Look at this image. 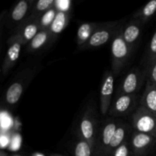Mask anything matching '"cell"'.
<instances>
[{
    "label": "cell",
    "instance_id": "277c9868",
    "mask_svg": "<svg viewBox=\"0 0 156 156\" xmlns=\"http://www.w3.org/2000/svg\"><path fill=\"white\" fill-rule=\"evenodd\" d=\"M155 142V138L154 136L136 131L132 137V146L139 155L145 153L149 148L153 146Z\"/></svg>",
    "mask_w": 156,
    "mask_h": 156
},
{
    "label": "cell",
    "instance_id": "5b68a950",
    "mask_svg": "<svg viewBox=\"0 0 156 156\" xmlns=\"http://www.w3.org/2000/svg\"><path fill=\"white\" fill-rule=\"evenodd\" d=\"M141 75L136 70L131 71L125 77L121 85V93L123 94H133L138 91L141 86Z\"/></svg>",
    "mask_w": 156,
    "mask_h": 156
},
{
    "label": "cell",
    "instance_id": "d4e9b609",
    "mask_svg": "<svg viewBox=\"0 0 156 156\" xmlns=\"http://www.w3.org/2000/svg\"><path fill=\"white\" fill-rule=\"evenodd\" d=\"M149 83L152 86L156 88V60L151 62V67L149 69Z\"/></svg>",
    "mask_w": 156,
    "mask_h": 156
},
{
    "label": "cell",
    "instance_id": "44dd1931",
    "mask_svg": "<svg viewBox=\"0 0 156 156\" xmlns=\"http://www.w3.org/2000/svg\"><path fill=\"white\" fill-rule=\"evenodd\" d=\"M56 12L54 9H50L49 10H47L43 15V16L41 17V21H40V26H41V27L45 28V27H49V26H51L52 23L53 22L55 18H56Z\"/></svg>",
    "mask_w": 156,
    "mask_h": 156
},
{
    "label": "cell",
    "instance_id": "7c38bea8",
    "mask_svg": "<svg viewBox=\"0 0 156 156\" xmlns=\"http://www.w3.org/2000/svg\"><path fill=\"white\" fill-rule=\"evenodd\" d=\"M97 27H98L96 24H91V23H84L78 29L77 32V40L78 44L79 45H83L85 43L88 42L93 34L98 30Z\"/></svg>",
    "mask_w": 156,
    "mask_h": 156
},
{
    "label": "cell",
    "instance_id": "4fadbf2b",
    "mask_svg": "<svg viewBox=\"0 0 156 156\" xmlns=\"http://www.w3.org/2000/svg\"><path fill=\"white\" fill-rule=\"evenodd\" d=\"M128 128L129 127H127L125 125H120V126H117V129H116L115 133L113 136L111 143H110L109 147H108L107 155L111 153L113 150L115 151L119 146L123 144V141L126 138V134H127Z\"/></svg>",
    "mask_w": 156,
    "mask_h": 156
},
{
    "label": "cell",
    "instance_id": "2e32d148",
    "mask_svg": "<svg viewBox=\"0 0 156 156\" xmlns=\"http://www.w3.org/2000/svg\"><path fill=\"white\" fill-rule=\"evenodd\" d=\"M66 14L65 12L59 11L56 13V18L50 26V30L54 34H59L63 30L66 25Z\"/></svg>",
    "mask_w": 156,
    "mask_h": 156
},
{
    "label": "cell",
    "instance_id": "d6986e66",
    "mask_svg": "<svg viewBox=\"0 0 156 156\" xmlns=\"http://www.w3.org/2000/svg\"><path fill=\"white\" fill-rule=\"evenodd\" d=\"M38 25L34 23H30V24H27L25 26L22 31V35H21V38L20 39V42L21 41H31L38 33Z\"/></svg>",
    "mask_w": 156,
    "mask_h": 156
},
{
    "label": "cell",
    "instance_id": "3957f363",
    "mask_svg": "<svg viewBox=\"0 0 156 156\" xmlns=\"http://www.w3.org/2000/svg\"><path fill=\"white\" fill-rule=\"evenodd\" d=\"M114 76L111 73H108L105 77L101 88V111L102 114H106L111 105L114 92Z\"/></svg>",
    "mask_w": 156,
    "mask_h": 156
},
{
    "label": "cell",
    "instance_id": "6da1fadb",
    "mask_svg": "<svg viewBox=\"0 0 156 156\" xmlns=\"http://www.w3.org/2000/svg\"><path fill=\"white\" fill-rule=\"evenodd\" d=\"M133 125L136 132L150 134H156V116L142 107L139 109L133 117Z\"/></svg>",
    "mask_w": 156,
    "mask_h": 156
},
{
    "label": "cell",
    "instance_id": "ba28073f",
    "mask_svg": "<svg viewBox=\"0 0 156 156\" xmlns=\"http://www.w3.org/2000/svg\"><path fill=\"white\" fill-rule=\"evenodd\" d=\"M117 128V123L114 121H110L107 123L104 127L103 131H102V136H101V150L100 155L104 156L107 155L108 147L110 146L111 140L113 138L114 133Z\"/></svg>",
    "mask_w": 156,
    "mask_h": 156
},
{
    "label": "cell",
    "instance_id": "7a4b0ae2",
    "mask_svg": "<svg viewBox=\"0 0 156 156\" xmlns=\"http://www.w3.org/2000/svg\"><path fill=\"white\" fill-rule=\"evenodd\" d=\"M129 45L123 37V32L119 31L111 44L113 69L114 73H118L124 65L129 55Z\"/></svg>",
    "mask_w": 156,
    "mask_h": 156
},
{
    "label": "cell",
    "instance_id": "52a82bcc",
    "mask_svg": "<svg viewBox=\"0 0 156 156\" xmlns=\"http://www.w3.org/2000/svg\"><path fill=\"white\" fill-rule=\"evenodd\" d=\"M134 99L135 97L133 94H121L114 103L111 114L115 116H121L126 114L133 105Z\"/></svg>",
    "mask_w": 156,
    "mask_h": 156
},
{
    "label": "cell",
    "instance_id": "cb8c5ba5",
    "mask_svg": "<svg viewBox=\"0 0 156 156\" xmlns=\"http://www.w3.org/2000/svg\"><path fill=\"white\" fill-rule=\"evenodd\" d=\"M54 3V0H40L37 2L35 8L37 12H43L51 7Z\"/></svg>",
    "mask_w": 156,
    "mask_h": 156
},
{
    "label": "cell",
    "instance_id": "484cf974",
    "mask_svg": "<svg viewBox=\"0 0 156 156\" xmlns=\"http://www.w3.org/2000/svg\"><path fill=\"white\" fill-rule=\"evenodd\" d=\"M113 156H129V149L126 143H123L114 152Z\"/></svg>",
    "mask_w": 156,
    "mask_h": 156
},
{
    "label": "cell",
    "instance_id": "9c48e42d",
    "mask_svg": "<svg viewBox=\"0 0 156 156\" xmlns=\"http://www.w3.org/2000/svg\"><path fill=\"white\" fill-rule=\"evenodd\" d=\"M80 129L85 141L88 142L92 148L94 146V126L91 116L85 115L81 122Z\"/></svg>",
    "mask_w": 156,
    "mask_h": 156
},
{
    "label": "cell",
    "instance_id": "e0dca14e",
    "mask_svg": "<svg viewBox=\"0 0 156 156\" xmlns=\"http://www.w3.org/2000/svg\"><path fill=\"white\" fill-rule=\"evenodd\" d=\"M47 39H48V32L46 30H41V31L38 32L37 34L30 41L28 50L30 51L38 50L45 44V43L47 41Z\"/></svg>",
    "mask_w": 156,
    "mask_h": 156
},
{
    "label": "cell",
    "instance_id": "8992f818",
    "mask_svg": "<svg viewBox=\"0 0 156 156\" xmlns=\"http://www.w3.org/2000/svg\"><path fill=\"white\" fill-rule=\"evenodd\" d=\"M115 29L112 27H105L102 28H98V30L94 32L89 39V41L86 43L88 47H98L100 46L107 44L111 36L114 34Z\"/></svg>",
    "mask_w": 156,
    "mask_h": 156
},
{
    "label": "cell",
    "instance_id": "5bb4252c",
    "mask_svg": "<svg viewBox=\"0 0 156 156\" xmlns=\"http://www.w3.org/2000/svg\"><path fill=\"white\" fill-rule=\"evenodd\" d=\"M141 27L137 23L129 24L123 31V37L128 45H133L140 37Z\"/></svg>",
    "mask_w": 156,
    "mask_h": 156
},
{
    "label": "cell",
    "instance_id": "8fae6325",
    "mask_svg": "<svg viewBox=\"0 0 156 156\" xmlns=\"http://www.w3.org/2000/svg\"><path fill=\"white\" fill-rule=\"evenodd\" d=\"M21 47V44L20 41H16L10 46L7 51L4 65H3V70L5 73L7 72L8 69L18 60L20 56Z\"/></svg>",
    "mask_w": 156,
    "mask_h": 156
},
{
    "label": "cell",
    "instance_id": "7402d4cb",
    "mask_svg": "<svg viewBox=\"0 0 156 156\" xmlns=\"http://www.w3.org/2000/svg\"><path fill=\"white\" fill-rule=\"evenodd\" d=\"M156 12V0H152L145 5L141 13V17L143 21H146L150 18Z\"/></svg>",
    "mask_w": 156,
    "mask_h": 156
},
{
    "label": "cell",
    "instance_id": "f1b7e54d",
    "mask_svg": "<svg viewBox=\"0 0 156 156\" xmlns=\"http://www.w3.org/2000/svg\"><path fill=\"white\" fill-rule=\"evenodd\" d=\"M1 156H6V155L4 153V152H2V153H1Z\"/></svg>",
    "mask_w": 156,
    "mask_h": 156
},
{
    "label": "cell",
    "instance_id": "9a60e30c",
    "mask_svg": "<svg viewBox=\"0 0 156 156\" xmlns=\"http://www.w3.org/2000/svg\"><path fill=\"white\" fill-rule=\"evenodd\" d=\"M23 92V85L19 82H15L12 84L5 94L6 101L9 105H15L19 101Z\"/></svg>",
    "mask_w": 156,
    "mask_h": 156
},
{
    "label": "cell",
    "instance_id": "ffe728a7",
    "mask_svg": "<svg viewBox=\"0 0 156 156\" xmlns=\"http://www.w3.org/2000/svg\"><path fill=\"white\" fill-rule=\"evenodd\" d=\"M92 148L85 140H82L77 143L75 148V156H91Z\"/></svg>",
    "mask_w": 156,
    "mask_h": 156
},
{
    "label": "cell",
    "instance_id": "ac0fdd59",
    "mask_svg": "<svg viewBox=\"0 0 156 156\" xmlns=\"http://www.w3.org/2000/svg\"><path fill=\"white\" fill-rule=\"evenodd\" d=\"M28 9V3L27 2L22 0L20 1L14 8L12 12V18L15 21H21L24 15H26Z\"/></svg>",
    "mask_w": 156,
    "mask_h": 156
},
{
    "label": "cell",
    "instance_id": "4316f807",
    "mask_svg": "<svg viewBox=\"0 0 156 156\" xmlns=\"http://www.w3.org/2000/svg\"><path fill=\"white\" fill-rule=\"evenodd\" d=\"M57 6L59 9H60V11L62 12H65L69 7V1H59L57 2Z\"/></svg>",
    "mask_w": 156,
    "mask_h": 156
},
{
    "label": "cell",
    "instance_id": "603a6c76",
    "mask_svg": "<svg viewBox=\"0 0 156 156\" xmlns=\"http://www.w3.org/2000/svg\"><path fill=\"white\" fill-rule=\"evenodd\" d=\"M156 60V31L152 36L149 44V61L151 62Z\"/></svg>",
    "mask_w": 156,
    "mask_h": 156
},
{
    "label": "cell",
    "instance_id": "f546056e",
    "mask_svg": "<svg viewBox=\"0 0 156 156\" xmlns=\"http://www.w3.org/2000/svg\"><path fill=\"white\" fill-rule=\"evenodd\" d=\"M53 156H60V155H53Z\"/></svg>",
    "mask_w": 156,
    "mask_h": 156
},
{
    "label": "cell",
    "instance_id": "30bf717a",
    "mask_svg": "<svg viewBox=\"0 0 156 156\" xmlns=\"http://www.w3.org/2000/svg\"><path fill=\"white\" fill-rule=\"evenodd\" d=\"M143 107L156 116V88L148 84L142 98Z\"/></svg>",
    "mask_w": 156,
    "mask_h": 156
},
{
    "label": "cell",
    "instance_id": "83f0119b",
    "mask_svg": "<svg viewBox=\"0 0 156 156\" xmlns=\"http://www.w3.org/2000/svg\"><path fill=\"white\" fill-rule=\"evenodd\" d=\"M34 156H44V155H41V154H36Z\"/></svg>",
    "mask_w": 156,
    "mask_h": 156
}]
</instances>
